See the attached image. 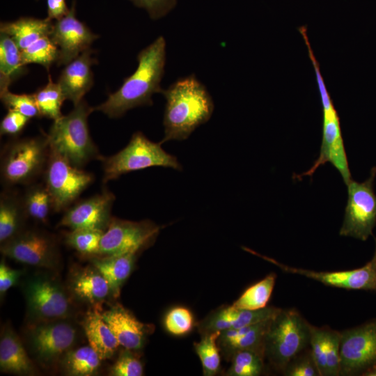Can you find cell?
Returning a JSON list of instances; mask_svg holds the SVG:
<instances>
[{"label": "cell", "mask_w": 376, "mask_h": 376, "mask_svg": "<svg viewBox=\"0 0 376 376\" xmlns=\"http://www.w3.org/2000/svg\"><path fill=\"white\" fill-rule=\"evenodd\" d=\"M143 367L139 357L131 350L120 352L111 368V375L114 376H141Z\"/></svg>", "instance_id": "obj_40"}, {"label": "cell", "mask_w": 376, "mask_h": 376, "mask_svg": "<svg viewBox=\"0 0 376 376\" xmlns=\"http://www.w3.org/2000/svg\"><path fill=\"white\" fill-rule=\"evenodd\" d=\"M373 258L364 266L351 270L318 272L288 266L265 256V260L278 266L283 271L306 276L321 283L347 290H367L376 292V238Z\"/></svg>", "instance_id": "obj_15"}, {"label": "cell", "mask_w": 376, "mask_h": 376, "mask_svg": "<svg viewBox=\"0 0 376 376\" xmlns=\"http://www.w3.org/2000/svg\"><path fill=\"white\" fill-rule=\"evenodd\" d=\"M28 217L22 196L13 191H4L0 197V242L3 244L24 230Z\"/></svg>", "instance_id": "obj_26"}, {"label": "cell", "mask_w": 376, "mask_h": 376, "mask_svg": "<svg viewBox=\"0 0 376 376\" xmlns=\"http://www.w3.org/2000/svg\"><path fill=\"white\" fill-rule=\"evenodd\" d=\"M114 201V194L108 190L79 201L65 210L58 226L71 230L105 231L112 218L111 212Z\"/></svg>", "instance_id": "obj_17"}, {"label": "cell", "mask_w": 376, "mask_h": 376, "mask_svg": "<svg viewBox=\"0 0 376 376\" xmlns=\"http://www.w3.org/2000/svg\"><path fill=\"white\" fill-rule=\"evenodd\" d=\"M309 347L320 376H327L326 327L312 326Z\"/></svg>", "instance_id": "obj_41"}, {"label": "cell", "mask_w": 376, "mask_h": 376, "mask_svg": "<svg viewBox=\"0 0 376 376\" xmlns=\"http://www.w3.org/2000/svg\"><path fill=\"white\" fill-rule=\"evenodd\" d=\"M342 376H376V319L340 332Z\"/></svg>", "instance_id": "obj_11"}, {"label": "cell", "mask_w": 376, "mask_h": 376, "mask_svg": "<svg viewBox=\"0 0 376 376\" xmlns=\"http://www.w3.org/2000/svg\"><path fill=\"white\" fill-rule=\"evenodd\" d=\"M23 290L29 315L34 322L66 319L72 315L71 298L53 276L34 274L26 280Z\"/></svg>", "instance_id": "obj_9"}, {"label": "cell", "mask_w": 376, "mask_h": 376, "mask_svg": "<svg viewBox=\"0 0 376 376\" xmlns=\"http://www.w3.org/2000/svg\"><path fill=\"white\" fill-rule=\"evenodd\" d=\"M311 63L322 106V144L319 157L311 169L300 175H295V178L300 180L305 175L312 176L320 166L330 162L338 171L347 185L352 179L342 136L339 116L327 90L318 60L314 59Z\"/></svg>", "instance_id": "obj_7"}, {"label": "cell", "mask_w": 376, "mask_h": 376, "mask_svg": "<svg viewBox=\"0 0 376 376\" xmlns=\"http://www.w3.org/2000/svg\"><path fill=\"white\" fill-rule=\"evenodd\" d=\"M160 227L150 220L133 221L112 217L104 232L98 256L138 253L152 244Z\"/></svg>", "instance_id": "obj_14"}, {"label": "cell", "mask_w": 376, "mask_h": 376, "mask_svg": "<svg viewBox=\"0 0 376 376\" xmlns=\"http://www.w3.org/2000/svg\"><path fill=\"white\" fill-rule=\"evenodd\" d=\"M78 338V329L68 318L33 322L26 332L30 354L44 367L61 361L75 347Z\"/></svg>", "instance_id": "obj_8"}, {"label": "cell", "mask_w": 376, "mask_h": 376, "mask_svg": "<svg viewBox=\"0 0 376 376\" xmlns=\"http://www.w3.org/2000/svg\"><path fill=\"white\" fill-rule=\"evenodd\" d=\"M102 359L91 345L70 350L61 359L63 369L68 375L92 376L97 375Z\"/></svg>", "instance_id": "obj_29"}, {"label": "cell", "mask_w": 376, "mask_h": 376, "mask_svg": "<svg viewBox=\"0 0 376 376\" xmlns=\"http://www.w3.org/2000/svg\"><path fill=\"white\" fill-rule=\"evenodd\" d=\"M264 353L255 350L235 352L230 360L231 364L226 373L228 376H258L265 369Z\"/></svg>", "instance_id": "obj_33"}, {"label": "cell", "mask_w": 376, "mask_h": 376, "mask_svg": "<svg viewBox=\"0 0 376 376\" xmlns=\"http://www.w3.org/2000/svg\"><path fill=\"white\" fill-rule=\"evenodd\" d=\"M104 183L120 175L143 169L162 166L182 171L176 157L166 152L162 143L148 139L141 132H134L127 145L117 153L103 157Z\"/></svg>", "instance_id": "obj_6"}, {"label": "cell", "mask_w": 376, "mask_h": 376, "mask_svg": "<svg viewBox=\"0 0 376 376\" xmlns=\"http://www.w3.org/2000/svg\"><path fill=\"white\" fill-rule=\"evenodd\" d=\"M166 54V40L161 36L139 52L138 66L134 73L94 109L116 118L135 107L152 106V95L163 91L160 84L164 74Z\"/></svg>", "instance_id": "obj_1"}, {"label": "cell", "mask_w": 376, "mask_h": 376, "mask_svg": "<svg viewBox=\"0 0 376 376\" xmlns=\"http://www.w3.org/2000/svg\"><path fill=\"white\" fill-rule=\"evenodd\" d=\"M33 94L40 117H45L54 121L63 116L61 106L66 99L60 86L57 82L52 81L50 75L48 83Z\"/></svg>", "instance_id": "obj_32"}, {"label": "cell", "mask_w": 376, "mask_h": 376, "mask_svg": "<svg viewBox=\"0 0 376 376\" xmlns=\"http://www.w3.org/2000/svg\"><path fill=\"white\" fill-rule=\"evenodd\" d=\"M194 324V316L187 308L177 306L171 308L164 318L166 329L172 335L181 336L189 333Z\"/></svg>", "instance_id": "obj_38"}, {"label": "cell", "mask_w": 376, "mask_h": 376, "mask_svg": "<svg viewBox=\"0 0 376 376\" xmlns=\"http://www.w3.org/2000/svg\"><path fill=\"white\" fill-rule=\"evenodd\" d=\"M340 332L326 327L327 376H338L340 373Z\"/></svg>", "instance_id": "obj_42"}, {"label": "cell", "mask_w": 376, "mask_h": 376, "mask_svg": "<svg viewBox=\"0 0 376 376\" xmlns=\"http://www.w3.org/2000/svg\"><path fill=\"white\" fill-rule=\"evenodd\" d=\"M86 338L102 360L111 359L120 345L110 327L102 319L100 311L89 310L82 322Z\"/></svg>", "instance_id": "obj_24"}, {"label": "cell", "mask_w": 376, "mask_h": 376, "mask_svg": "<svg viewBox=\"0 0 376 376\" xmlns=\"http://www.w3.org/2000/svg\"><path fill=\"white\" fill-rule=\"evenodd\" d=\"M276 279V275L270 273L246 289L232 306L240 309L252 311L265 308L273 292Z\"/></svg>", "instance_id": "obj_30"}, {"label": "cell", "mask_w": 376, "mask_h": 376, "mask_svg": "<svg viewBox=\"0 0 376 376\" xmlns=\"http://www.w3.org/2000/svg\"><path fill=\"white\" fill-rule=\"evenodd\" d=\"M50 148L47 135L15 139L1 154V177L6 186L29 184L44 173Z\"/></svg>", "instance_id": "obj_5"}, {"label": "cell", "mask_w": 376, "mask_h": 376, "mask_svg": "<svg viewBox=\"0 0 376 376\" xmlns=\"http://www.w3.org/2000/svg\"><path fill=\"white\" fill-rule=\"evenodd\" d=\"M53 22L47 17H20L13 22L1 23L0 32L9 36L22 51L38 39L49 36Z\"/></svg>", "instance_id": "obj_25"}, {"label": "cell", "mask_w": 376, "mask_h": 376, "mask_svg": "<svg viewBox=\"0 0 376 376\" xmlns=\"http://www.w3.org/2000/svg\"><path fill=\"white\" fill-rule=\"evenodd\" d=\"M100 314L120 345L131 350L143 347L148 331L152 328L138 320L132 312L117 304Z\"/></svg>", "instance_id": "obj_20"}, {"label": "cell", "mask_w": 376, "mask_h": 376, "mask_svg": "<svg viewBox=\"0 0 376 376\" xmlns=\"http://www.w3.org/2000/svg\"><path fill=\"white\" fill-rule=\"evenodd\" d=\"M21 50L8 35L0 34V91L8 89L10 84L26 73Z\"/></svg>", "instance_id": "obj_28"}, {"label": "cell", "mask_w": 376, "mask_h": 376, "mask_svg": "<svg viewBox=\"0 0 376 376\" xmlns=\"http://www.w3.org/2000/svg\"><path fill=\"white\" fill-rule=\"evenodd\" d=\"M138 8L145 9L150 19L157 20L169 13L176 6L177 0H130Z\"/></svg>", "instance_id": "obj_43"}, {"label": "cell", "mask_w": 376, "mask_h": 376, "mask_svg": "<svg viewBox=\"0 0 376 376\" xmlns=\"http://www.w3.org/2000/svg\"><path fill=\"white\" fill-rule=\"evenodd\" d=\"M220 334L221 331H215L203 335L201 340L194 344L195 352L201 362L205 376L215 375L220 368V349L217 344Z\"/></svg>", "instance_id": "obj_34"}, {"label": "cell", "mask_w": 376, "mask_h": 376, "mask_svg": "<svg viewBox=\"0 0 376 376\" xmlns=\"http://www.w3.org/2000/svg\"><path fill=\"white\" fill-rule=\"evenodd\" d=\"M30 119L17 111L8 109L1 121V135L17 136L22 132Z\"/></svg>", "instance_id": "obj_44"}, {"label": "cell", "mask_w": 376, "mask_h": 376, "mask_svg": "<svg viewBox=\"0 0 376 376\" xmlns=\"http://www.w3.org/2000/svg\"><path fill=\"white\" fill-rule=\"evenodd\" d=\"M104 232L93 229L71 230L65 235V242L82 255L97 256Z\"/></svg>", "instance_id": "obj_36"}, {"label": "cell", "mask_w": 376, "mask_h": 376, "mask_svg": "<svg viewBox=\"0 0 376 376\" xmlns=\"http://www.w3.org/2000/svg\"><path fill=\"white\" fill-rule=\"evenodd\" d=\"M49 37L58 47L57 66L65 65L91 48L98 38L88 26L76 17V3L72 2L69 13L53 23Z\"/></svg>", "instance_id": "obj_16"}, {"label": "cell", "mask_w": 376, "mask_h": 376, "mask_svg": "<svg viewBox=\"0 0 376 376\" xmlns=\"http://www.w3.org/2000/svg\"><path fill=\"white\" fill-rule=\"evenodd\" d=\"M22 200L28 217L40 223L47 222L53 207L52 197L45 184L31 185L26 189Z\"/></svg>", "instance_id": "obj_31"}, {"label": "cell", "mask_w": 376, "mask_h": 376, "mask_svg": "<svg viewBox=\"0 0 376 376\" xmlns=\"http://www.w3.org/2000/svg\"><path fill=\"white\" fill-rule=\"evenodd\" d=\"M0 368L1 372L18 375L37 374L23 343L9 325L4 327L1 335Z\"/></svg>", "instance_id": "obj_22"}, {"label": "cell", "mask_w": 376, "mask_h": 376, "mask_svg": "<svg viewBox=\"0 0 376 376\" xmlns=\"http://www.w3.org/2000/svg\"><path fill=\"white\" fill-rule=\"evenodd\" d=\"M136 253L100 256L92 259V265L108 282L113 297H119L123 283L132 273Z\"/></svg>", "instance_id": "obj_27"}, {"label": "cell", "mask_w": 376, "mask_h": 376, "mask_svg": "<svg viewBox=\"0 0 376 376\" xmlns=\"http://www.w3.org/2000/svg\"><path fill=\"white\" fill-rule=\"evenodd\" d=\"M94 110L82 100L68 114L54 120L46 134L49 147L79 168L103 158L88 128V118Z\"/></svg>", "instance_id": "obj_3"}, {"label": "cell", "mask_w": 376, "mask_h": 376, "mask_svg": "<svg viewBox=\"0 0 376 376\" xmlns=\"http://www.w3.org/2000/svg\"><path fill=\"white\" fill-rule=\"evenodd\" d=\"M312 326L296 309L281 308L265 337V359L282 373L292 359L309 347Z\"/></svg>", "instance_id": "obj_4"}, {"label": "cell", "mask_w": 376, "mask_h": 376, "mask_svg": "<svg viewBox=\"0 0 376 376\" xmlns=\"http://www.w3.org/2000/svg\"><path fill=\"white\" fill-rule=\"evenodd\" d=\"M25 65L36 63L42 65L47 71L58 57V47L49 36L42 37L21 51Z\"/></svg>", "instance_id": "obj_35"}, {"label": "cell", "mask_w": 376, "mask_h": 376, "mask_svg": "<svg viewBox=\"0 0 376 376\" xmlns=\"http://www.w3.org/2000/svg\"><path fill=\"white\" fill-rule=\"evenodd\" d=\"M282 373L285 376H320L310 347L292 359Z\"/></svg>", "instance_id": "obj_39"}, {"label": "cell", "mask_w": 376, "mask_h": 376, "mask_svg": "<svg viewBox=\"0 0 376 376\" xmlns=\"http://www.w3.org/2000/svg\"><path fill=\"white\" fill-rule=\"evenodd\" d=\"M1 252L19 263L50 269L57 267L60 259L55 237L38 229L23 230L1 244Z\"/></svg>", "instance_id": "obj_13"}, {"label": "cell", "mask_w": 376, "mask_h": 376, "mask_svg": "<svg viewBox=\"0 0 376 376\" xmlns=\"http://www.w3.org/2000/svg\"><path fill=\"white\" fill-rule=\"evenodd\" d=\"M68 284L72 295L98 311L109 297L112 296L108 282L93 265L75 270Z\"/></svg>", "instance_id": "obj_21"}, {"label": "cell", "mask_w": 376, "mask_h": 376, "mask_svg": "<svg viewBox=\"0 0 376 376\" xmlns=\"http://www.w3.org/2000/svg\"><path fill=\"white\" fill-rule=\"evenodd\" d=\"M44 178L56 212L66 210L94 181L93 173L72 165L51 148Z\"/></svg>", "instance_id": "obj_10"}, {"label": "cell", "mask_w": 376, "mask_h": 376, "mask_svg": "<svg viewBox=\"0 0 376 376\" xmlns=\"http://www.w3.org/2000/svg\"><path fill=\"white\" fill-rule=\"evenodd\" d=\"M271 320L221 331L217 340L220 351L228 359L241 350H255L264 353V340Z\"/></svg>", "instance_id": "obj_23"}, {"label": "cell", "mask_w": 376, "mask_h": 376, "mask_svg": "<svg viewBox=\"0 0 376 376\" xmlns=\"http://www.w3.org/2000/svg\"><path fill=\"white\" fill-rule=\"evenodd\" d=\"M22 274L19 270L8 266L4 260L0 264V294L2 297L12 286L17 283Z\"/></svg>", "instance_id": "obj_45"}, {"label": "cell", "mask_w": 376, "mask_h": 376, "mask_svg": "<svg viewBox=\"0 0 376 376\" xmlns=\"http://www.w3.org/2000/svg\"><path fill=\"white\" fill-rule=\"evenodd\" d=\"M47 17L50 20L61 19L70 11L66 0H47Z\"/></svg>", "instance_id": "obj_46"}, {"label": "cell", "mask_w": 376, "mask_h": 376, "mask_svg": "<svg viewBox=\"0 0 376 376\" xmlns=\"http://www.w3.org/2000/svg\"><path fill=\"white\" fill-rule=\"evenodd\" d=\"M166 100L160 143L183 141L211 118L214 104L207 88L192 74L180 78L162 93Z\"/></svg>", "instance_id": "obj_2"}, {"label": "cell", "mask_w": 376, "mask_h": 376, "mask_svg": "<svg viewBox=\"0 0 376 376\" xmlns=\"http://www.w3.org/2000/svg\"><path fill=\"white\" fill-rule=\"evenodd\" d=\"M0 98L8 109L17 111L29 118L40 117L34 94H15L9 89L0 91Z\"/></svg>", "instance_id": "obj_37"}, {"label": "cell", "mask_w": 376, "mask_h": 376, "mask_svg": "<svg viewBox=\"0 0 376 376\" xmlns=\"http://www.w3.org/2000/svg\"><path fill=\"white\" fill-rule=\"evenodd\" d=\"M376 167L363 182L351 180L347 185L348 198L339 235L366 241L373 235L376 224V194L374 180Z\"/></svg>", "instance_id": "obj_12"}, {"label": "cell", "mask_w": 376, "mask_h": 376, "mask_svg": "<svg viewBox=\"0 0 376 376\" xmlns=\"http://www.w3.org/2000/svg\"><path fill=\"white\" fill-rule=\"evenodd\" d=\"M281 308L266 306L258 310H245L228 306L211 312L201 320L198 330L203 336L215 331L239 329L273 318Z\"/></svg>", "instance_id": "obj_18"}, {"label": "cell", "mask_w": 376, "mask_h": 376, "mask_svg": "<svg viewBox=\"0 0 376 376\" xmlns=\"http://www.w3.org/2000/svg\"><path fill=\"white\" fill-rule=\"evenodd\" d=\"M93 52L91 47L82 52L65 65L58 77L57 83L65 99L70 100L74 106L84 100L93 85L92 66L97 63L93 56Z\"/></svg>", "instance_id": "obj_19"}]
</instances>
